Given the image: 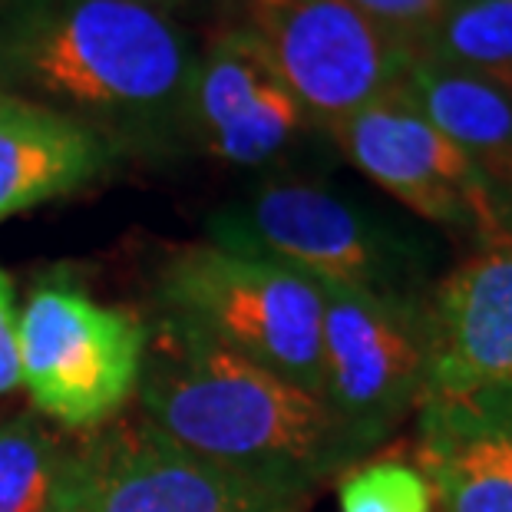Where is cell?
I'll list each match as a JSON object with an SVG mask.
<instances>
[{
    "label": "cell",
    "mask_w": 512,
    "mask_h": 512,
    "mask_svg": "<svg viewBox=\"0 0 512 512\" xmlns=\"http://www.w3.org/2000/svg\"><path fill=\"white\" fill-rule=\"evenodd\" d=\"M318 288L324 298L321 400L367 456L394 437L427 397L430 298L394 301Z\"/></svg>",
    "instance_id": "ba28073f"
},
{
    "label": "cell",
    "mask_w": 512,
    "mask_h": 512,
    "mask_svg": "<svg viewBox=\"0 0 512 512\" xmlns=\"http://www.w3.org/2000/svg\"><path fill=\"white\" fill-rule=\"evenodd\" d=\"M433 496L413 463L380 460L341 476V512H430Z\"/></svg>",
    "instance_id": "e0dca14e"
},
{
    "label": "cell",
    "mask_w": 512,
    "mask_h": 512,
    "mask_svg": "<svg viewBox=\"0 0 512 512\" xmlns=\"http://www.w3.org/2000/svg\"><path fill=\"white\" fill-rule=\"evenodd\" d=\"M149 324L90 298L73 275L50 271L30 288L17 324L20 380L43 417L73 430L106 427L139 390Z\"/></svg>",
    "instance_id": "5b68a950"
},
{
    "label": "cell",
    "mask_w": 512,
    "mask_h": 512,
    "mask_svg": "<svg viewBox=\"0 0 512 512\" xmlns=\"http://www.w3.org/2000/svg\"><path fill=\"white\" fill-rule=\"evenodd\" d=\"M225 7H228V0H225Z\"/></svg>",
    "instance_id": "44dd1931"
},
{
    "label": "cell",
    "mask_w": 512,
    "mask_h": 512,
    "mask_svg": "<svg viewBox=\"0 0 512 512\" xmlns=\"http://www.w3.org/2000/svg\"><path fill=\"white\" fill-rule=\"evenodd\" d=\"M67 446L37 413L0 423V512H53Z\"/></svg>",
    "instance_id": "2e32d148"
},
{
    "label": "cell",
    "mask_w": 512,
    "mask_h": 512,
    "mask_svg": "<svg viewBox=\"0 0 512 512\" xmlns=\"http://www.w3.org/2000/svg\"><path fill=\"white\" fill-rule=\"evenodd\" d=\"M328 139L370 182L446 235L473 248L506 235L503 215L473 162L400 86L334 126Z\"/></svg>",
    "instance_id": "9c48e42d"
},
{
    "label": "cell",
    "mask_w": 512,
    "mask_h": 512,
    "mask_svg": "<svg viewBox=\"0 0 512 512\" xmlns=\"http://www.w3.org/2000/svg\"><path fill=\"white\" fill-rule=\"evenodd\" d=\"M351 4L374 20V24L384 27L387 34H394L407 47L420 50V43L440 24V17L453 0H351Z\"/></svg>",
    "instance_id": "ac0fdd59"
},
{
    "label": "cell",
    "mask_w": 512,
    "mask_h": 512,
    "mask_svg": "<svg viewBox=\"0 0 512 512\" xmlns=\"http://www.w3.org/2000/svg\"><path fill=\"white\" fill-rule=\"evenodd\" d=\"M417 57L470 73L512 100V0H453Z\"/></svg>",
    "instance_id": "9a60e30c"
},
{
    "label": "cell",
    "mask_w": 512,
    "mask_h": 512,
    "mask_svg": "<svg viewBox=\"0 0 512 512\" xmlns=\"http://www.w3.org/2000/svg\"><path fill=\"white\" fill-rule=\"evenodd\" d=\"M400 90L473 162L512 232V100L496 86L430 57H413Z\"/></svg>",
    "instance_id": "5bb4252c"
},
{
    "label": "cell",
    "mask_w": 512,
    "mask_h": 512,
    "mask_svg": "<svg viewBox=\"0 0 512 512\" xmlns=\"http://www.w3.org/2000/svg\"><path fill=\"white\" fill-rule=\"evenodd\" d=\"M17 311H14V281L0 268V397L20 384V344H17Z\"/></svg>",
    "instance_id": "d6986e66"
},
{
    "label": "cell",
    "mask_w": 512,
    "mask_h": 512,
    "mask_svg": "<svg viewBox=\"0 0 512 512\" xmlns=\"http://www.w3.org/2000/svg\"><path fill=\"white\" fill-rule=\"evenodd\" d=\"M311 496L185 450L146 417L67 446L53 512H304Z\"/></svg>",
    "instance_id": "52a82bcc"
},
{
    "label": "cell",
    "mask_w": 512,
    "mask_h": 512,
    "mask_svg": "<svg viewBox=\"0 0 512 512\" xmlns=\"http://www.w3.org/2000/svg\"><path fill=\"white\" fill-rule=\"evenodd\" d=\"M119 162L123 156L93 129L0 96V222L90 189Z\"/></svg>",
    "instance_id": "4fadbf2b"
},
{
    "label": "cell",
    "mask_w": 512,
    "mask_h": 512,
    "mask_svg": "<svg viewBox=\"0 0 512 512\" xmlns=\"http://www.w3.org/2000/svg\"><path fill=\"white\" fill-rule=\"evenodd\" d=\"M136 394L139 417L169 440L288 493L314 496L364 460L321 397L162 318Z\"/></svg>",
    "instance_id": "7a4b0ae2"
},
{
    "label": "cell",
    "mask_w": 512,
    "mask_h": 512,
    "mask_svg": "<svg viewBox=\"0 0 512 512\" xmlns=\"http://www.w3.org/2000/svg\"><path fill=\"white\" fill-rule=\"evenodd\" d=\"M427 397L512 384V232L476 245L430 291Z\"/></svg>",
    "instance_id": "8fae6325"
},
{
    "label": "cell",
    "mask_w": 512,
    "mask_h": 512,
    "mask_svg": "<svg viewBox=\"0 0 512 512\" xmlns=\"http://www.w3.org/2000/svg\"><path fill=\"white\" fill-rule=\"evenodd\" d=\"M209 242L278 261L318 285L367 298L427 301L433 242L367 202L311 179L261 182L209 219Z\"/></svg>",
    "instance_id": "3957f363"
},
{
    "label": "cell",
    "mask_w": 512,
    "mask_h": 512,
    "mask_svg": "<svg viewBox=\"0 0 512 512\" xmlns=\"http://www.w3.org/2000/svg\"><path fill=\"white\" fill-rule=\"evenodd\" d=\"M136 4L166 10V14L179 17V20L192 17V14H209L212 20H219L225 14V0H136Z\"/></svg>",
    "instance_id": "ffe728a7"
},
{
    "label": "cell",
    "mask_w": 512,
    "mask_h": 512,
    "mask_svg": "<svg viewBox=\"0 0 512 512\" xmlns=\"http://www.w3.org/2000/svg\"><path fill=\"white\" fill-rule=\"evenodd\" d=\"M413 466L443 512H512V384L423 397Z\"/></svg>",
    "instance_id": "7c38bea8"
},
{
    "label": "cell",
    "mask_w": 512,
    "mask_h": 512,
    "mask_svg": "<svg viewBox=\"0 0 512 512\" xmlns=\"http://www.w3.org/2000/svg\"><path fill=\"white\" fill-rule=\"evenodd\" d=\"M308 133L321 129L281 83L258 40L235 20H212L199 43L189 152L238 169H265Z\"/></svg>",
    "instance_id": "30bf717a"
},
{
    "label": "cell",
    "mask_w": 512,
    "mask_h": 512,
    "mask_svg": "<svg viewBox=\"0 0 512 512\" xmlns=\"http://www.w3.org/2000/svg\"><path fill=\"white\" fill-rule=\"evenodd\" d=\"M222 17L258 40L324 136L397 90L417 57L351 0H228Z\"/></svg>",
    "instance_id": "8992f818"
},
{
    "label": "cell",
    "mask_w": 512,
    "mask_h": 512,
    "mask_svg": "<svg viewBox=\"0 0 512 512\" xmlns=\"http://www.w3.org/2000/svg\"><path fill=\"white\" fill-rule=\"evenodd\" d=\"M199 40L136 0H0V96L37 103L123 159L192 146Z\"/></svg>",
    "instance_id": "6da1fadb"
},
{
    "label": "cell",
    "mask_w": 512,
    "mask_h": 512,
    "mask_svg": "<svg viewBox=\"0 0 512 512\" xmlns=\"http://www.w3.org/2000/svg\"><path fill=\"white\" fill-rule=\"evenodd\" d=\"M156 308V318L321 397L324 298L294 268L212 242L185 245L159 271Z\"/></svg>",
    "instance_id": "277c9868"
}]
</instances>
